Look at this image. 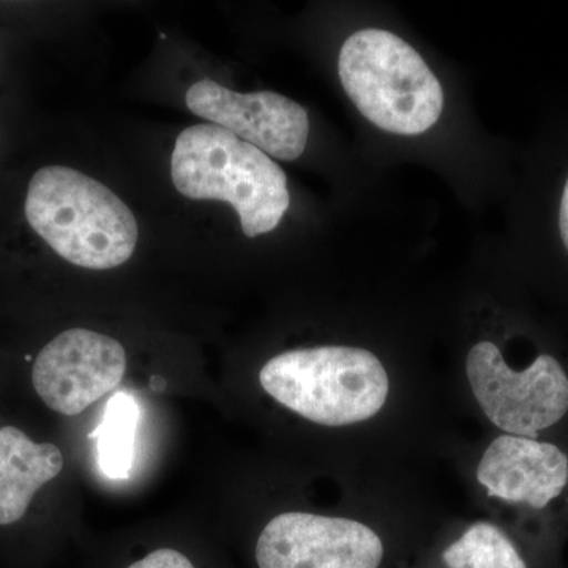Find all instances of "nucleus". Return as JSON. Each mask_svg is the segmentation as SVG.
Returning a JSON list of instances; mask_svg holds the SVG:
<instances>
[{
  "label": "nucleus",
  "mask_w": 568,
  "mask_h": 568,
  "mask_svg": "<svg viewBox=\"0 0 568 568\" xmlns=\"http://www.w3.org/2000/svg\"><path fill=\"white\" fill-rule=\"evenodd\" d=\"M24 211L32 230L78 267H119L136 248L138 222L129 205L81 171L41 168L29 183Z\"/></svg>",
  "instance_id": "f257e3e1"
},
{
  "label": "nucleus",
  "mask_w": 568,
  "mask_h": 568,
  "mask_svg": "<svg viewBox=\"0 0 568 568\" xmlns=\"http://www.w3.org/2000/svg\"><path fill=\"white\" fill-rule=\"evenodd\" d=\"M171 178L189 200L233 205L250 239L274 231L291 204L282 168L267 153L212 123H197L179 134Z\"/></svg>",
  "instance_id": "f03ea898"
},
{
  "label": "nucleus",
  "mask_w": 568,
  "mask_h": 568,
  "mask_svg": "<svg viewBox=\"0 0 568 568\" xmlns=\"http://www.w3.org/2000/svg\"><path fill=\"white\" fill-rule=\"evenodd\" d=\"M338 73L357 110L384 132L416 136L443 114V85L424 58L395 33H353L339 51Z\"/></svg>",
  "instance_id": "7ed1b4c3"
},
{
  "label": "nucleus",
  "mask_w": 568,
  "mask_h": 568,
  "mask_svg": "<svg viewBox=\"0 0 568 568\" xmlns=\"http://www.w3.org/2000/svg\"><path fill=\"white\" fill-rule=\"evenodd\" d=\"M260 381L280 405L325 426L375 417L390 387L375 354L347 346L287 351L263 366Z\"/></svg>",
  "instance_id": "20e7f679"
},
{
  "label": "nucleus",
  "mask_w": 568,
  "mask_h": 568,
  "mask_svg": "<svg viewBox=\"0 0 568 568\" xmlns=\"http://www.w3.org/2000/svg\"><path fill=\"white\" fill-rule=\"evenodd\" d=\"M466 373L478 405L507 435L534 439L568 413V377L551 355L514 372L495 343L480 342L467 354Z\"/></svg>",
  "instance_id": "39448f33"
},
{
  "label": "nucleus",
  "mask_w": 568,
  "mask_h": 568,
  "mask_svg": "<svg viewBox=\"0 0 568 568\" xmlns=\"http://www.w3.org/2000/svg\"><path fill=\"white\" fill-rule=\"evenodd\" d=\"M125 372L126 354L118 339L85 328H70L37 355L32 384L51 410L78 416L114 390Z\"/></svg>",
  "instance_id": "423d86ee"
},
{
  "label": "nucleus",
  "mask_w": 568,
  "mask_h": 568,
  "mask_svg": "<svg viewBox=\"0 0 568 568\" xmlns=\"http://www.w3.org/2000/svg\"><path fill=\"white\" fill-rule=\"evenodd\" d=\"M379 536L347 518L290 511L272 519L256 545L260 568H377Z\"/></svg>",
  "instance_id": "0eeeda50"
},
{
  "label": "nucleus",
  "mask_w": 568,
  "mask_h": 568,
  "mask_svg": "<svg viewBox=\"0 0 568 568\" xmlns=\"http://www.w3.org/2000/svg\"><path fill=\"white\" fill-rule=\"evenodd\" d=\"M197 118L222 126L268 156L293 162L305 152L310 121L305 108L275 92L241 93L203 80L186 92Z\"/></svg>",
  "instance_id": "6e6552de"
},
{
  "label": "nucleus",
  "mask_w": 568,
  "mask_h": 568,
  "mask_svg": "<svg viewBox=\"0 0 568 568\" xmlns=\"http://www.w3.org/2000/svg\"><path fill=\"white\" fill-rule=\"evenodd\" d=\"M477 480L489 497L510 504L547 507L562 495L568 458L559 447L530 437H496L477 467Z\"/></svg>",
  "instance_id": "1a4fd4ad"
},
{
  "label": "nucleus",
  "mask_w": 568,
  "mask_h": 568,
  "mask_svg": "<svg viewBox=\"0 0 568 568\" xmlns=\"http://www.w3.org/2000/svg\"><path fill=\"white\" fill-rule=\"evenodd\" d=\"M63 469L61 448L36 443L17 426L0 428V526L28 514L33 496Z\"/></svg>",
  "instance_id": "9d476101"
},
{
  "label": "nucleus",
  "mask_w": 568,
  "mask_h": 568,
  "mask_svg": "<svg viewBox=\"0 0 568 568\" xmlns=\"http://www.w3.org/2000/svg\"><path fill=\"white\" fill-rule=\"evenodd\" d=\"M140 406L132 395L118 392L106 407L102 424L92 433L99 440V467L108 478L122 480L132 473Z\"/></svg>",
  "instance_id": "9b49d317"
},
{
  "label": "nucleus",
  "mask_w": 568,
  "mask_h": 568,
  "mask_svg": "<svg viewBox=\"0 0 568 568\" xmlns=\"http://www.w3.org/2000/svg\"><path fill=\"white\" fill-rule=\"evenodd\" d=\"M448 568H526L506 534L489 523H477L444 551Z\"/></svg>",
  "instance_id": "f8f14e48"
},
{
  "label": "nucleus",
  "mask_w": 568,
  "mask_h": 568,
  "mask_svg": "<svg viewBox=\"0 0 568 568\" xmlns=\"http://www.w3.org/2000/svg\"><path fill=\"white\" fill-rule=\"evenodd\" d=\"M129 568H194V566L181 551L162 548L149 552L145 558L138 560Z\"/></svg>",
  "instance_id": "ddd939ff"
},
{
  "label": "nucleus",
  "mask_w": 568,
  "mask_h": 568,
  "mask_svg": "<svg viewBox=\"0 0 568 568\" xmlns=\"http://www.w3.org/2000/svg\"><path fill=\"white\" fill-rule=\"evenodd\" d=\"M559 227L564 245L568 250V179L566 189H564L562 201H560Z\"/></svg>",
  "instance_id": "4468645a"
}]
</instances>
